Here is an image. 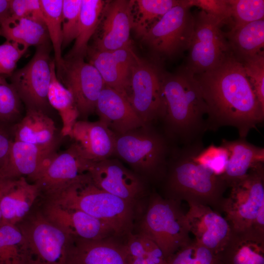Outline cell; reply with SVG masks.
<instances>
[{"label": "cell", "instance_id": "7c38bea8", "mask_svg": "<svg viewBox=\"0 0 264 264\" xmlns=\"http://www.w3.org/2000/svg\"><path fill=\"white\" fill-rule=\"evenodd\" d=\"M51 44L36 47L30 61L10 76L11 84L15 88L26 109L45 112L49 104L47 94L51 79Z\"/></svg>", "mask_w": 264, "mask_h": 264}, {"label": "cell", "instance_id": "e575fe53", "mask_svg": "<svg viewBox=\"0 0 264 264\" xmlns=\"http://www.w3.org/2000/svg\"><path fill=\"white\" fill-rule=\"evenodd\" d=\"M125 246L128 264H166V259L159 247L142 233L132 236Z\"/></svg>", "mask_w": 264, "mask_h": 264}, {"label": "cell", "instance_id": "5bb4252c", "mask_svg": "<svg viewBox=\"0 0 264 264\" xmlns=\"http://www.w3.org/2000/svg\"><path fill=\"white\" fill-rule=\"evenodd\" d=\"M133 0L107 1L90 47L99 51H113L132 45Z\"/></svg>", "mask_w": 264, "mask_h": 264}, {"label": "cell", "instance_id": "ee69618b", "mask_svg": "<svg viewBox=\"0 0 264 264\" xmlns=\"http://www.w3.org/2000/svg\"><path fill=\"white\" fill-rule=\"evenodd\" d=\"M10 16L44 20L40 0H10Z\"/></svg>", "mask_w": 264, "mask_h": 264}, {"label": "cell", "instance_id": "7a4b0ae2", "mask_svg": "<svg viewBox=\"0 0 264 264\" xmlns=\"http://www.w3.org/2000/svg\"><path fill=\"white\" fill-rule=\"evenodd\" d=\"M162 132L174 146L202 141L207 131V108L195 76L182 66L176 73L163 71Z\"/></svg>", "mask_w": 264, "mask_h": 264}, {"label": "cell", "instance_id": "9c48e42d", "mask_svg": "<svg viewBox=\"0 0 264 264\" xmlns=\"http://www.w3.org/2000/svg\"><path fill=\"white\" fill-rule=\"evenodd\" d=\"M194 16L193 31L184 67L198 75L216 67L232 56L224 24L200 10Z\"/></svg>", "mask_w": 264, "mask_h": 264}, {"label": "cell", "instance_id": "d590c367", "mask_svg": "<svg viewBox=\"0 0 264 264\" xmlns=\"http://www.w3.org/2000/svg\"><path fill=\"white\" fill-rule=\"evenodd\" d=\"M166 264H217V255L192 240L166 260Z\"/></svg>", "mask_w": 264, "mask_h": 264}, {"label": "cell", "instance_id": "7bdbcfd3", "mask_svg": "<svg viewBox=\"0 0 264 264\" xmlns=\"http://www.w3.org/2000/svg\"><path fill=\"white\" fill-rule=\"evenodd\" d=\"M228 156V152L224 148L211 145L202 150L197 159L217 174L221 175L224 170Z\"/></svg>", "mask_w": 264, "mask_h": 264}, {"label": "cell", "instance_id": "f546056e", "mask_svg": "<svg viewBox=\"0 0 264 264\" xmlns=\"http://www.w3.org/2000/svg\"><path fill=\"white\" fill-rule=\"evenodd\" d=\"M107 1L82 0L77 35L64 59H84L87 56L88 42L96 32Z\"/></svg>", "mask_w": 264, "mask_h": 264}, {"label": "cell", "instance_id": "836d02e7", "mask_svg": "<svg viewBox=\"0 0 264 264\" xmlns=\"http://www.w3.org/2000/svg\"><path fill=\"white\" fill-rule=\"evenodd\" d=\"M0 264H25L24 239L17 225L0 224Z\"/></svg>", "mask_w": 264, "mask_h": 264}, {"label": "cell", "instance_id": "8fae6325", "mask_svg": "<svg viewBox=\"0 0 264 264\" xmlns=\"http://www.w3.org/2000/svg\"><path fill=\"white\" fill-rule=\"evenodd\" d=\"M163 71L157 64L135 54L126 96L135 113L146 125L159 121L163 113Z\"/></svg>", "mask_w": 264, "mask_h": 264}, {"label": "cell", "instance_id": "ffe728a7", "mask_svg": "<svg viewBox=\"0 0 264 264\" xmlns=\"http://www.w3.org/2000/svg\"><path fill=\"white\" fill-rule=\"evenodd\" d=\"M82 156L90 162L114 155L115 134L99 120H77L69 135Z\"/></svg>", "mask_w": 264, "mask_h": 264}, {"label": "cell", "instance_id": "d4e9b609", "mask_svg": "<svg viewBox=\"0 0 264 264\" xmlns=\"http://www.w3.org/2000/svg\"><path fill=\"white\" fill-rule=\"evenodd\" d=\"M68 264H128L125 245L73 238Z\"/></svg>", "mask_w": 264, "mask_h": 264}, {"label": "cell", "instance_id": "3957f363", "mask_svg": "<svg viewBox=\"0 0 264 264\" xmlns=\"http://www.w3.org/2000/svg\"><path fill=\"white\" fill-rule=\"evenodd\" d=\"M202 141L172 146L161 180L166 198L208 206L220 212L228 188L220 176L199 162Z\"/></svg>", "mask_w": 264, "mask_h": 264}, {"label": "cell", "instance_id": "60d3db41", "mask_svg": "<svg viewBox=\"0 0 264 264\" xmlns=\"http://www.w3.org/2000/svg\"><path fill=\"white\" fill-rule=\"evenodd\" d=\"M28 48L16 43L6 40L0 44V76H10L17 63Z\"/></svg>", "mask_w": 264, "mask_h": 264}, {"label": "cell", "instance_id": "ba28073f", "mask_svg": "<svg viewBox=\"0 0 264 264\" xmlns=\"http://www.w3.org/2000/svg\"><path fill=\"white\" fill-rule=\"evenodd\" d=\"M19 223L25 242V264H68L73 237L42 212Z\"/></svg>", "mask_w": 264, "mask_h": 264}, {"label": "cell", "instance_id": "ab89813d", "mask_svg": "<svg viewBox=\"0 0 264 264\" xmlns=\"http://www.w3.org/2000/svg\"><path fill=\"white\" fill-rule=\"evenodd\" d=\"M241 63L258 101L264 108V51Z\"/></svg>", "mask_w": 264, "mask_h": 264}, {"label": "cell", "instance_id": "bcb514c9", "mask_svg": "<svg viewBox=\"0 0 264 264\" xmlns=\"http://www.w3.org/2000/svg\"><path fill=\"white\" fill-rule=\"evenodd\" d=\"M10 0H0V26L11 16Z\"/></svg>", "mask_w": 264, "mask_h": 264}, {"label": "cell", "instance_id": "d6986e66", "mask_svg": "<svg viewBox=\"0 0 264 264\" xmlns=\"http://www.w3.org/2000/svg\"><path fill=\"white\" fill-rule=\"evenodd\" d=\"M135 54L132 45L113 51H99L88 46L87 56L105 85L126 96Z\"/></svg>", "mask_w": 264, "mask_h": 264}, {"label": "cell", "instance_id": "52a82bcc", "mask_svg": "<svg viewBox=\"0 0 264 264\" xmlns=\"http://www.w3.org/2000/svg\"><path fill=\"white\" fill-rule=\"evenodd\" d=\"M142 228V233L157 244L166 260L192 240L180 202L156 193L151 197Z\"/></svg>", "mask_w": 264, "mask_h": 264}, {"label": "cell", "instance_id": "30bf717a", "mask_svg": "<svg viewBox=\"0 0 264 264\" xmlns=\"http://www.w3.org/2000/svg\"><path fill=\"white\" fill-rule=\"evenodd\" d=\"M190 8L180 0L141 36L142 41L158 56L173 58L187 51L194 27Z\"/></svg>", "mask_w": 264, "mask_h": 264}, {"label": "cell", "instance_id": "d6a6232c", "mask_svg": "<svg viewBox=\"0 0 264 264\" xmlns=\"http://www.w3.org/2000/svg\"><path fill=\"white\" fill-rule=\"evenodd\" d=\"M40 2L44 22L54 52L57 72L64 62L62 55L63 0H40Z\"/></svg>", "mask_w": 264, "mask_h": 264}, {"label": "cell", "instance_id": "484cf974", "mask_svg": "<svg viewBox=\"0 0 264 264\" xmlns=\"http://www.w3.org/2000/svg\"><path fill=\"white\" fill-rule=\"evenodd\" d=\"M56 129L53 120L44 111L26 109L25 116L13 127L14 140L45 149H55Z\"/></svg>", "mask_w": 264, "mask_h": 264}, {"label": "cell", "instance_id": "8d00e7d4", "mask_svg": "<svg viewBox=\"0 0 264 264\" xmlns=\"http://www.w3.org/2000/svg\"><path fill=\"white\" fill-rule=\"evenodd\" d=\"M231 13V27L264 19V0H228Z\"/></svg>", "mask_w": 264, "mask_h": 264}, {"label": "cell", "instance_id": "f6af8a7d", "mask_svg": "<svg viewBox=\"0 0 264 264\" xmlns=\"http://www.w3.org/2000/svg\"><path fill=\"white\" fill-rule=\"evenodd\" d=\"M0 122V169L5 163L13 141L10 132Z\"/></svg>", "mask_w": 264, "mask_h": 264}, {"label": "cell", "instance_id": "2e32d148", "mask_svg": "<svg viewBox=\"0 0 264 264\" xmlns=\"http://www.w3.org/2000/svg\"><path fill=\"white\" fill-rule=\"evenodd\" d=\"M186 213L190 233L197 243L217 255L225 246L233 232L224 217L211 207L188 203Z\"/></svg>", "mask_w": 264, "mask_h": 264}, {"label": "cell", "instance_id": "ac0fdd59", "mask_svg": "<svg viewBox=\"0 0 264 264\" xmlns=\"http://www.w3.org/2000/svg\"><path fill=\"white\" fill-rule=\"evenodd\" d=\"M91 163L82 156L72 143L64 152L55 154L34 183L38 188L40 194H51L86 173Z\"/></svg>", "mask_w": 264, "mask_h": 264}, {"label": "cell", "instance_id": "e0dca14e", "mask_svg": "<svg viewBox=\"0 0 264 264\" xmlns=\"http://www.w3.org/2000/svg\"><path fill=\"white\" fill-rule=\"evenodd\" d=\"M45 202L43 214L73 238L101 240L115 234L106 223L84 212L65 208L48 200Z\"/></svg>", "mask_w": 264, "mask_h": 264}, {"label": "cell", "instance_id": "8992f818", "mask_svg": "<svg viewBox=\"0 0 264 264\" xmlns=\"http://www.w3.org/2000/svg\"><path fill=\"white\" fill-rule=\"evenodd\" d=\"M220 211L235 231L251 228L264 232V165L260 163L232 186Z\"/></svg>", "mask_w": 264, "mask_h": 264}, {"label": "cell", "instance_id": "83f0119b", "mask_svg": "<svg viewBox=\"0 0 264 264\" xmlns=\"http://www.w3.org/2000/svg\"><path fill=\"white\" fill-rule=\"evenodd\" d=\"M0 31L6 40L27 48L51 44L44 20L10 16L0 26Z\"/></svg>", "mask_w": 264, "mask_h": 264}, {"label": "cell", "instance_id": "7402d4cb", "mask_svg": "<svg viewBox=\"0 0 264 264\" xmlns=\"http://www.w3.org/2000/svg\"><path fill=\"white\" fill-rule=\"evenodd\" d=\"M55 149L43 148L33 144L13 141L7 158L0 169L2 176L11 179L26 176L34 181L46 158Z\"/></svg>", "mask_w": 264, "mask_h": 264}, {"label": "cell", "instance_id": "1f68e13d", "mask_svg": "<svg viewBox=\"0 0 264 264\" xmlns=\"http://www.w3.org/2000/svg\"><path fill=\"white\" fill-rule=\"evenodd\" d=\"M180 0H133L132 29L140 37Z\"/></svg>", "mask_w": 264, "mask_h": 264}, {"label": "cell", "instance_id": "681fc988", "mask_svg": "<svg viewBox=\"0 0 264 264\" xmlns=\"http://www.w3.org/2000/svg\"><path fill=\"white\" fill-rule=\"evenodd\" d=\"M217 264H218V262H217Z\"/></svg>", "mask_w": 264, "mask_h": 264}, {"label": "cell", "instance_id": "c3c4849f", "mask_svg": "<svg viewBox=\"0 0 264 264\" xmlns=\"http://www.w3.org/2000/svg\"><path fill=\"white\" fill-rule=\"evenodd\" d=\"M0 36H1V34H0Z\"/></svg>", "mask_w": 264, "mask_h": 264}, {"label": "cell", "instance_id": "74e56055", "mask_svg": "<svg viewBox=\"0 0 264 264\" xmlns=\"http://www.w3.org/2000/svg\"><path fill=\"white\" fill-rule=\"evenodd\" d=\"M82 0H63L62 49L75 40L78 32Z\"/></svg>", "mask_w": 264, "mask_h": 264}, {"label": "cell", "instance_id": "cb8c5ba5", "mask_svg": "<svg viewBox=\"0 0 264 264\" xmlns=\"http://www.w3.org/2000/svg\"><path fill=\"white\" fill-rule=\"evenodd\" d=\"M221 146L228 152L224 170L220 175L228 188L244 178L257 164L264 163V148L248 142L246 138L223 139Z\"/></svg>", "mask_w": 264, "mask_h": 264}, {"label": "cell", "instance_id": "5b68a950", "mask_svg": "<svg viewBox=\"0 0 264 264\" xmlns=\"http://www.w3.org/2000/svg\"><path fill=\"white\" fill-rule=\"evenodd\" d=\"M172 146L162 132L144 125L116 135L114 155L140 177L161 180Z\"/></svg>", "mask_w": 264, "mask_h": 264}, {"label": "cell", "instance_id": "4316f807", "mask_svg": "<svg viewBox=\"0 0 264 264\" xmlns=\"http://www.w3.org/2000/svg\"><path fill=\"white\" fill-rule=\"evenodd\" d=\"M40 195L36 185L25 177L13 179L0 201L2 223L16 225L22 221Z\"/></svg>", "mask_w": 264, "mask_h": 264}, {"label": "cell", "instance_id": "277c9868", "mask_svg": "<svg viewBox=\"0 0 264 264\" xmlns=\"http://www.w3.org/2000/svg\"><path fill=\"white\" fill-rule=\"evenodd\" d=\"M45 198L62 207L82 211L104 221L116 235L128 232L132 225V203L97 187L87 172Z\"/></svg>", "mask_w": 264, "mask_h": 264}, {"label": "cell", "instance_id": "6da1fadb", "mask_svg": "<svg viewBox=\"0 0 264 264\" xmlns=\"http://www.w3.org/2000/svg\"><path fill=\"white\" fill-rule=\"evenodd\" d=\"M207 108L208 130L235 128L239 137L264 120L258 101L242 63L231 56L212 70L195 75Z\"/></svg>", "mask_w": 264, "mask_h": 264}, {"label": "cell", "instance_id": "7dc6e473", "mask_svg": "<svg viewBox=\"0 0 264 264\" xmlns=\"http://www.w3.org/2000/svg\"><path fill=\"white\" fill-rule=\"evenodd\" d=\"M12 180L13 179L4 177L0 173V201L2 196L8 189ZM1 223H2V218L0 209V224Z\"/></svg>", "mask_w": 264, "mask_h": 264}, {"label": "cell", "instance_id": "4fadbf2b", "mask_svg": "<svg viewBox=\"0 0 264 264\" xmlns=\"http://www.w3.org/2000/svg\"><path fill=\"white\" fill-rule=\"evenodd\" d=\"M56 74L72 94L79 117L86 120L95 112L97 99L105 86L99 72L84 58L64 59Z\"/></svg>", "mask_w": 264, "mask_h": 264}, {"label": "cell", "instance_id": "f1b7e54d", "mask_svg": "<svg viewBox=\"0 0 264 264\" xmlns=\"http://www.w3.org/2000/svg\"><path fill=\"white\" fill-rule=\"evenodd\" d=\"M225 35L233 55L242 62L264 51V20L231 27Z\"/></svg>", "mask_w": 264, "mask_h": 264}, {"label": "cell", "instance_id": "4dcf8cb0", "mask_svg": "<svg viewBox=\"0 0 264 264\" xmlns=\"http://www.w3.org/2000/svg\"><path fill=\"white\" fill-rule=\"evenodd\" d=\"M50 106L57 110L62 121L61 134L69 136L79 117V113L70 91L58 79L53 59L51 65V79L47 94Z\"/></svg>", "mask_w": 264, "mask_h": 264}, {"label": "cell", "instance_id": "f35d334b", "mask_svg": "<svg viewBox=\"0 0 264 264\" xmlns=\"http://www.w3.org/2000/svg\"><path fill=\"white\" fill-rule=\"evenodd\" d=\"M21 100L13 86L0 76V122H9L21 113Z\"/></svg>", "mask_w": 264, "mask_h": 264}, {"label": "cell", "instance_id": "9a60e30c", "mask_svg": "<svg viewBox=\"0 0 264 264\" xmlns=\"http://www.w3.org/2000/svg\"><path fill=\"white\" fill-rule=\"evenodd\" d=\"M87 173L97 187L132 203L145 189L142 178L116 158L91 162Z\"/></svg>", "mask_w": 264, "mask_h": 264}, {"label": "cell", "instance_id": "603a6c76", "mask_svg": "<svg viewBox=\"0 0 264 264\" xmlns=\"http://www.w3.org/2000/svg\"><path fill=\"white\" fill-rule=\"evenodd\" d=\"M218 264H264V232L233 231L217 255Z\"/></svg>", "mask_w": 264, "mask_h": 264}, {"label": "cell", "instance_id": "44dd1931", "mask_svg": "<svg viewBox=\"0 0 264 264\" xmlns=\"http://www.w3.org/2000/svg\"><path fill=\"white\" fill-rule=\"evenodd\" d=\"M95 111L99 121L115 135L146 125L138 117L124 94L106 86L99 94Z\"/></svg>", "mask_w": 264, "mask_h": 264}, {"label": "cell", "instance_id": "b9f144b4", "mask_svg": "<svg viewBox=\"0 0 264 264\" xmlns=\"http://www.w3.org/2000/svg\"><path fill=\"white\" fill-rule=\"evenodd\" d=\"M190 7L196 6L207 14L227 24L231 21V13L228 0H186Z\"/></svg>", "mask_w": 264, "mask_h": 264}]
</instances>
